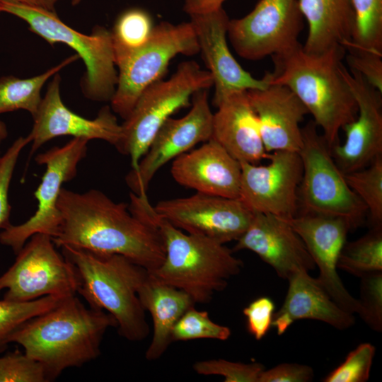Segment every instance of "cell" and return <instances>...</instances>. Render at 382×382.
I'll return each instance as SVG.
<instances>
[{
    "label": "cell",
    "mask_w": 382,
    "mask_h": 382,
    "mask_svg": "<svg viewBox=\"0 0 382 382\" xmlns=\"http://www.w3.org/2000/svg\"><path fill=\"white\" fill-rule=\"evenodd\" d=\"M317 127L313 120L301 128L303 143L298 152L303 169L299 189L301 213L342 217L356 228L362 223L366 207L348 185Z\"/></svg>",
    "instance_id": "8"
},
{
    "label": "cell",
    "mask_w": 382,
    "mask_h": 382,
    "mask_svg": "<svg viewBox=\"0 0 382 382\" xmlns=\"http://www.w3.org/2000/svg\"><path fill=\"white\" fill-rule=\"evenodd\" d=\"M61 77L52 76L36 113L28 137L30 154L54 138L71 136L88 141L100 139L116 146L122 136V126L109 106L101 108L94 119H88L69 109L60 93Z\"/></svg>",
    "instance_id": "17"
},
{
    "label": "cell",
    "mask_w": 382,
    "mask_h": 382,
    "mask_svg": "<svg viewBox=\"0 0 382 382\" xmlns=\"http://www.w3.org/2000/svg\"><path fill=\"white\" fill-rule=\"evenodd\" d=\"M154 25L150 15L141 8H130L116 20L111 33L117 68L125 64L148 42Z\"/></svg>",
    "instance_id": "28"
},
{
    "label": "cell",
    "mask_w": 382,
    "mask_h": 382,
    "mask_svg": "<svg viewBox=\"0 0 382 382\" xmlns=\"http://www.w3.org/2000/svg\"><path fill=\"white\" fill-rule=\"evenodd\" d=\"M361 319L376 332L382 330V272L366 274L361 277Z\"/></svg>",
    "instance_id": "37"
},
{
    "label": "cell",
    "mask_w": 382,
    "mask_h": 382,
    "mask_svg": "<svg viewBox=\"0 0 382 382\" xmlns=\"http://www.w3.org/2000/svg\"><path fill=\"white\" fill-rule=\"evenodd\" d=\"M14 263L0 276L3 299L28 302L46 296L75 295L80 277L74 265L56 249L51 236H32L16 254Z\"/></svg>",
    "instance_id": "10"
},
{
    "label": "cell",
    "mask_w": 382,
    "mask_h": 382,
    "mask_svg": "<svg viewBox=\"0 0 382 382\" xmlns=\"http://www.w3.org/2000/svg\"><path fill=\"white\" fill-rule=\"evenodd\" d=\"M212 86L211 74L189 60L179 64L168 79H161L143 91L121 124L122 136L115 146L129 156L132 169L137 168L165 121L178 110L188 107L196 92Z\"/></svg>",
    "instance_id": "7"
},
{
    "label": "cell",
    "mask_w": 382,
    "mask_h": 382,
    "mask_svg": "<svg viewBox=\"0 0 382 382\" xmlns=\"http://www.w3.org/2000/svg\"><path fill=\"white\" fill-rule=\"evenodd\" d=\"M199 53L197 38L190 21L174 24L162 21L154 25L147 43L118 68V80L110 100L114 113L124 120L143 91L162 79L175 56Z\"/></svg>",
    "instance_id": "9"
},
{
    "label": "cell",
    "mask_w": 382,
    "mask_h": 382,
    "mask_svg": "<svg viewBox=\"0 0 382 382\" xmlns=\"http://www.w3.org/2000/svg\"><path fill=\"white\" fill-rule=\"evenodd\" d=\"M117 326L112 315L86 307L75 294L25 322L10 335L8 343L20 345L42 365L51 381L64 370L98 357L105 332Z\"/></svg>",
    "instance_id": "2"
},
{
    "label": "cell",
    "mask_w": 382,
    "mask_h": 382,
    "mask_svg": "<svg viewBox=\"0 0 382 382\" xmlns=\"http://www.w3.org/2000/svg\"><path fill=\"white\" fill-rule=\"evenodd\" d=\"M140 303L151 316L153 336L146 351L149 361L158 359L172 341V330L180 318L195 303L185 291L162 282L149 272L138 290Z\"/></svg>",
    "instance_id": "25"
},
{
    "label": "cell",
    "mask_w": 382,
    "mask_h": 382,
    "mask_svg": "<svg viewBox=\"0 0 382 382\" xmlns=\"http://www.w3.org/2000/svg\"><path fill=\"white\" fill-rule=\"evenodd\" d=\"M376 348L371 343L360 344L345 361L323 380L324 382H365L369 380Z\"/></svg>",
    "instance_id": "34"
},
{
    "label": "cell",
    "mask_w": 382,
    "mask_h": 382,
    "mask_svg": "<svg viewBox=\"0 0 382 382\" xmlns=\"http://www.w3.org/2000/svg\"><path fill=\"white\" fill-rule=\"evenodd\" d=\"M341 70L358 108L355 120L342 128L345 142L330 149L335 163L345 174L364 168L382 156V93L357 71L344 64Z\"/></svg>",
    "instance_id": "16"
},
{
    "label": "cell",
    "mask_w": 382,
    "mask_h": 382,
    "mask_svg": "<svg viewBox=\"0 0 382 382\" xmlns=\"http://www.w3.org/2000/svg\"><path fill=\"white\" fill-rule=\"evenodd\" d=\"M275 305L267 296L259 297L243 310L247 330L256 340H262L272 327Z\"/></svg>",
    "instance_id": "39"
},
{
    "label": "cell",
    "mask_w": 382,
    "mask_h": 382,
    "mask_svg": "<svg viewBox=\"0 0 382 382\" xmlns=\"http://www.w3.org/2000/svg\"><path fill=\"white\" fill-rule=\"evenodd\" d=\"M345 54L342 46L308 53L300 44L272 56L274 71L263 76L268 84L285 86L296 95L322 129L330 148L339 142L340 131L353 122L358 112L356 100L342 74Z\"/></svg>",
    "instance_id": "4"
},
{
    "label": "cell",
    "mask_w": 382,
    "mask_h": 382,
    "mask_svg": "<svg viewBox=\"0 0 382 382\" xmlns=\"http://www.w3.org/2000/svg\"><path fill=\"white\" fill-rule=\"evenodd\" d=\"M247 93L258 120L266 151L299 152L303 143L300 123L308 111L296 95L278 84L248 90Z\"/></svg>",
    "instance_id": "21"
},
{
    "label": "cell",
    "mask_w": 382,
    "mask_h": 382,
    "mask_svg": "<svg viewBox=\"0 0 382 382\" xmlns=\"http://www.w3.org/2000/svg\"><path fill=\"white\" fill-rule=\"evenodd\" d=\"M42 365L16 349L0 357V382H47Z\"/></svg>",
    "instance_id": "36"
},
{
    "label": "cell",
    "mask_w": 382,
    "mask_h": 382,
    "mask_svg": "<svg viewBox=\"0 0 382 382\" xmlns=\"http://www.w3.org/2000/svg\"><path fill=\"white\" fill-rule=\"evenodd\" d=\"M30 143L27 137L16 139L2 156H0V229L11 225V207L8 200L10 184L18 157L23 148Z\"/></svg>",
    "instance_id": "38"
},
{
    "label": "cell",
    "mask_w": 382,
    "mask_h": 382,
    "mask_svg": "<svg viewBox=\"0 0 382 382\" xmlns=\"http://www.w3.org/2000/svg\"><path fill=\"white\" fill-rule=\"evenodd\" d=\"M216 108L211 139L240 163L257 164L268 158L247 91L229 96Z\"/></svg>",
    "instance_id": "24"
},
{
    "label": "cell",
    "mask_w": 382,
    "mask_h": 382,
    "mask_svg": "<svg viewBox=\"0 0 382 382\" xmlns=\"http://www.w3.org/2000/svg\"><path fill=\"white\" fill-rule=\"evenodd\" d=\"M344 176L349 187L366 206L371 227L382 226V156L369 166Z\"/></svg>",
    "instance_id": "31"
},
{
    "label": "cell",
    "mask_w": 382,
    "mask_h": 382,
    "mask_svg": "<svg viewBox=\"0 0 382 382\" xmlns=\"http://www.w3.org/2000/svg\"><path fill=\"white\" fill-rule=\"evenodd\" d=\"M213 112L208 89L196 92L192 108L180 118L169 117L160 127L137 168L131 169L125 181L131 192L146 195L156 173L166 163L212 137Z\"/></svg>",
    "instance_id": "13"
},
{
    "label": "cell",
    "mask_w": 382,
    "mask_h": 382,
    "mask_svg": "<svg viewBox=\"0 0 382 382\" xmlns=\"http://www.w3.org/2000/svg\"><path fill=\"white\" fill-rule=\"evenodd\" d=\"M284 303L274 312L272 327L283 335L298 320L311 319L325 323L338 330H345L355 323L354 314L342 308L328 294L318 278L301 271L288 279Z\"/></svg>",
    "instance_id": "23"
},
{
    "label": "cell",
    "mask_w": 382,
    "mask_h": 382,
    "mask_svg": "<svg viewBox=\"0 0 382 382\" xmlns=\"http://www.w3.org/2000/svg\"><path fill=\"white\" fill-rule=\"evenodd\" d=\"M304 243L315 265L317 277L331 298L344 310L360 311V303L345 288L337 273L340 252L352 226L347 219L332 216L298 214L286 219Z\"/></svg>",
    "instance_id": "18"
},
{
    "label": "cell",
    "mask_w": 382,
    "mask_h": 382,
    "mask_svg": "<svg viewBox=\"0 0 382 382\" xmlns=\"http://www.w3.org/2000/svg\"><path fill=\"white\" fill-rule=\"evenodd\" d=\"M345 59L350 69L357 71L373 87L382 93V55L347 50Z\"/></svg>",
    "instance_id": "40"
},
{
    "label": "cell",
    "mask_w": 382,
    "mask_h": 382,
    "mask_svg": "<svg viewBox=\"0 0 382 382\" xmlns=\"http://www.w3.org/2000/svg\"><path fill=\"white\" fill-rule=\"evenodd\" d=\"M1 13V12H0Z\"/></svg>",
    "instance_id": "46"
},
{
    "label": "cell",
    "mask_w": 382,
    "mask_h": 382,
    "mask_svg": "<svg viewBox=\"0 0 382 382\" xmlns=\"http://www.w3.org/2000/svg\"><path fill=\"white\" fill-rule=\"evenodd\" d=\"M312 367L297 363H282L264 369L258 382H308L313 381Z\"/></svg>",
    "instance_id": "41"
},
{
    "label": "cell",
    "mask_w": 382,
    "mask_h": 382,
    "mask_svg": "<svg viewBox=\"0 0 382 382\" xmlns=\"http://www.w3.org/2000/svg\"><path fill=\"white\" fill-rule=\"evenodd\" d=\"M88 141L73 138L62 146H54L35 157L45 166L41 182L34 193L37 209L27 221L11 225L0 232V243L10 247L16 255L28 239L36 233L52 238L59 232L62 216L57 204L64 183L76 177L81 161L86 156Z\"/></svg>",
    "instance_id": "11"
},
{
    "label": "cell",
    "mask_w": 382,
    "mask_h": 382,
    "mask_svg": "<svg viewBox=\"0 0 382 382\" xmlns=\"http://www.w3.org/2000/svg\"><path fill=\"white\" fill-rule=\"evenodd\" d=\"M83 0H71V4L74 6L78 5L79 3H81Z\"/></svg>",
    "instance_id": "45"
},
{
    "label": "cell",
    "mask_w": 382,
    "mask_h": 382,
    "mask_svg": "<svg viewBox=\"0 0 382 382\" xmlns=\"http://www.w3.org/2000/svg\"><path fill=\"white\" fill-rule=\"evenodd\" d=\"M298 1L308 25L303 50L318 54L337 46L346 49L355 26L352 0Z\"/></svg>",
    "instance_id": "26"
},
{
    "label": "cell",
    "mask_w": 382,
    "mask_h": 382,
    "mask_svg": "<svg viewBox=\"0 0 382 382\" xmlns=\"http://www.w3.org/2000/svg\"><path fill=\"white\" fill-rule=\"evenodd\" d=\"M355 26L347 50L382 55V0H352Z\"/></svg>",
    "instance_id": "30"
},
{
    "label": "cell",
    "mask_w": 382,
    "mask_h": 382,
    "mask_svg": "<svg viewBox=\"0 0 382 382\" xmlns=\"http://www.w3.org/2000/svg\"><path fill=\"white\" fill-rule=\"evenodd\" d=\"M0 12L22 19L32 32L49 44L63 43L72 48L86 66L81 80L83 95L95 101H110L118 72L110 30L98 25L90 35L83 34L64 23L55 11L4 0H0Z\"/></svg>",
    "instance_id": "6"
},
{
    "label": "cell",
    "mask_w": 382,
    "mask_h": 382,
    "mask_svg": "<svg viewBox=\"0 0 382 382\" xmlns=\"http://www.w3.org/2000/svg\"><path fill=\"white\" fill-rule=\"evenodd\" d=\"M231 335V329L212 321L207 311L190 308L178 320L172 330V341L212 339L225 341Z\"/></svg>",
    "instance_id": "33"
},
{
    "label": "cell",
    "mask_w": 382,
    "mask_h": 382,
    "mask_svg": "<svg viewBox=\"0 0 382 382\" xmlns=\"http://www.w3.org/2000/svg\"><path fill=\"white\" fill-rule=\"evenodd\" d=\"M265 166L241 163L238 199L253 213L289 219L298 214L302 163L298 152L269 153Z\"/></svg>",
    "instance_id": "14"
},
{
    "label": "cell",
    "mask_w": 382,
    "mask_h": 382,
    "mask_svg": "<svg viewBox=\"0 0 382 382\" xmlns=\"http://www.w3.org/2000/svg\"><path fill=\"white\" fill-rule=\"evenodd\" d=\"M61 248L76 269L80 277L77 293L88 306L112 315L119 334L126 340H144L150 329L138 290L149 271L120 255H98L67 245Z\"/></svg>",
    "instance_id": "5"
},
{
    "label": "cell",
    "mask_w": 382,
    "mask_h": 382,
    "mask_svg": "<svg viewBox=\"0 0 382 382\" xmlns=\"http://www.w3.org/2000/svg\"><path fill=\"white\" fill-rule=\"evenodd\" d=\"M130 212L155 226L161 236L165 257L161 265L149 272L159 281L187 294L195 303H207L224 290L243 263L233 250L210 238L185 233L159 215L147 195L130 192Z\"/></svg>",
    "instance_id": "3"
},
{
    "label": "cell",
    "mask_w": 382,
    "mask_h": 382,
    "mask_svg": "<svg viewBox=\"0 0 382 382\" xmlns=\"http://www.w3.org/2000/svg\"><path fill=\"white\" fill-rule=\"evenodd\" d=\"M192 368L200 375H217L226 382H258L265 366L258 362L245 364L223 359H209L195 362Z\"/></svg>",
    "instance_id": "35"
},
{
    "label": "cell",
    "mask_w": 382,
    "mask_h": 382,
    "mask_svg": "<svg viewBox=\"0 0 382 382\" xmlns=\"http://www.w3.org/2000/svg\"><path fill=\"white\" fill-rule=\"evenodd\" d=\"M199 52L213 79L212 104L217 108L229 96L269 84L263 77H253L236 61L228 46L226 37L229 18L223 7L190 15Z\"/></svg>",
    "instance_id": "19"
},
{
    "label": "cell",
    "mask_w": 382,
    "mask_h": 382,
    "mask_svg": "<svg viewBox=\"0 0 382 382\" xmlns=\"http://www.w3.org/2000/svg\"><path fill=\"white\" fill-rule=\"evenodd\" d=\"M226 0H185L183 10L189 16L217 9Z\"/></svg>",
    "instance_id": "42"
},
{
    "label": "cell",
    "mask_w": 382,
    "mask_h": 382,
    "mask_svg": "<svg viewBox=\"0 0 382 382\" xmlns=\"http://www.w3.org/2000/svg\"><path fill=\"white\" fill-rule=\"evenodd\" d=\"M337 268L360 278L382 272V226L371 227L357 240L346 242L339 256Z\"/></svg>",
    "instance_id": "29"
},
{
    "label": "cell",
    "mask_w": 382,
    "mask_h": 382,
    "mask_svg": "<svg viewBox=\"0 0 382 382\" xmlns=\"http://www.w3.org/2000/svg\"><path fill=\"white\" fill-rule=\"evenodd\" d=\"M8 130L6 124L0 120V145L1 142L7 137Z\"/></svg>",
    "instance_id": "44"
},
{
    "label": "cell",
    "mask_w": 382,
    "mask_h": 382,
    "mask_svg": "<svg viewBox=\"0 0 382 382\" xmlns=\"http://www.w3.org/2000/svg\"><path fill=\"white\" fill-rule=\"evenodd\" d=\"M156 212L186 233L222 244L236 241L248 228L253 212L238 198L196 194L158 202Z\"/></svg>",
    "instance_id": "15"
},
{
    "label": "cell",
    "mask_w": 382,
    "mask_h": 382,
    "mask_svg": "<svg viewBox=\"0 0 382 382\" xmlns=\"http://www.w3.org/2000/svg\"><path fill=\"white\" fill-rule=\"evenodd\" d=\"M170 172L178 183L197 192L238 198L241 163L212 139L173 159Z\"/></svg>",
    "instance_id": "22"
},
{
    "label": "cell",
    "mask_w": 382,
    "mask_h": 382,
    "mask_svg": "<svg viewBox=\"0 0 382 382\" xmlns=\"http://www.w3.org/2000/svg\"><path fill=\"white\" fill-rule=\"evenodd\" d=\"M233 251L248 250L272 267L282 279L314 270L315 263L304 243L284 219L255 212Z\"/></svg>",
    "instance_id": "20"
},
{
    "label": "cell",
    "mask_w": 382,
    "mask_h": 382,
    "mask_svg": "<svg viewBox=\"0 0 382 382\" xmlns=\"http://www.w3.org/2000/svg\"><path fill=\"white\" fill-rule=\"evenodd\" d=\"M63 298L46 296L28 302L0 299V349L10 335L27 320L54 307Z\"/></svg>",
    "instance_id": "32"
},
{
    "label": "cell",
    "mask_w": 382,
    "mask_h": 382,
    "mask_svg": "<svg viewBox=\"0 0 382 382\" xmlns=\"http://www.w3.org/2000/svg\"><path fill=\"white\" fill-rule=\"evenodd\" d=\"M79 59L71 55L45 72L26 79L14 76L0 78V114L19 110L28 111L32 117L42 100L41 90L45 83L62 69Z\"/></svg>",
    "instance_id": "27"
},
{
    "label": "cell",
    "mask_w": 382,
    "mask_h": 382,
    "mask_svg": "<svg viewBox=\"0 0 382 382\" xmlns=\"http://www.w3.org/2000/svg\"><path fill=\"white\" fill-rule=\"evenodd\" d=\"M10 2L37 7L45 10L55 11V6L59 0H4Z\"/></svg>",
    "instance_id": "43"
},
{
    "label": "cell",
    "mask_w": 382,
    "mask_h": 382,
    "mask_svg": "<svg viewBox=\"0 0 382 382\" xmlns=\"http://www.w3.org/2000/svg\"><path fill=\"white\" fill-rule=\"evenodd\" d=\"M303 20L298 0H260L246 16L229 20L227 36L241 57L260 60L299 45Z\"/></svg>",
    "instance_id": "12"
},
{
    "label": "cell",
    "mask_w": 382,
    "mask_h": 382,
    "mask_svg": "<svg viewBox=\"0 0 382 382\" xmlns=\"http://www.w3.org/2000/svg\"><path fill=\"white\" fill-rule=\"evenodd\" d=\"M57 206L62 224L52 238L56 247L120 255L149 272L163 262L165 248L160 232L134 215L128 204L115 202L100 190L79 193L62 187Z\"/></svg>",
    "instance_id": "1"
}]
</instances>
